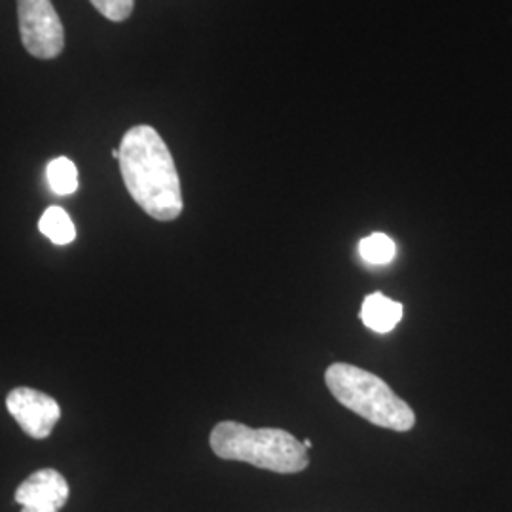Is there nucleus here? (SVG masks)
I'll list each match as a JSON object with an SVG mask.
<instances>
[{
    "mask_svg": "<svg viewBox=\"0 0 512 512\" xmlns=\"http://www.w3.org/2000/svg\"><path fill=\"white\" fill-rule=\"evenodd\" d=\"M6 408L10 416L18 421L23 433L31 439H48L55 423L61 418L57 401L31 387H18L10 391L6 397Z\"/></svg>",
    "mask_w": 512,
    "mask_h": 512,
    "instance_id": "obj_5",
    "label": "nucleus"
},
{
    "mask_svg": "<svg viewBox=\"0 0 512 512\" xmlns=\"http://www.w3.org/2000/svg\"><path fill=\"white\" fill-rule=\"evenodd\" d=\"M97 12L110 21H126L133 12L135 0H90Z\"/></svg>",
    "mask_w": 512,
    "mask_h": 512,
    "instance_id": "obj_11",
    "label": "nucleus"
},
{
    "mask_svg": "<svg viewBox=\"0 0 512 512\" xmlns=\"http://www.w3.org/2000/svg\"><path fill=\"white\" fill-rule=\"evenodd\" d=\"M46 179L57 196H71L78 190V169L73 160L59 156L46 167Z\"/></svg>",
    "mask_w": 512,
    "mask_h": 512,
    "instance_id": "obj_9",
    "label": "nucleus"
},
{
    "mask_svg": "<svg viewBox=\"0 0 512 512\" xmlns=\"http://www.w3.org/2000/svg\"><path fill=\"white\" fill-rule=\"evenodd\" d=\"M359 255L372 266H385L397 255V245L389 236L376 232L368 238L361 239Z\"/></svg>",
    "mask_w": 512,
    "mask_h": 512,
    "instance_id": "obj_10",
    "label": "nucleus"
},
{
    "mask_svg": "<svg viewBox=\"0 0 512 512\" xmlns=\"http://www.w3.org/2000/svg\"><path fill=\"white\" fill-rule=\"evenodd\" d=\"M69 494L65 476L54 469H40L19 484L14 499L21 505V512H59Z\"/></svg>",
    "mask_w": 512,
    "mask_h": 512,
    "instance_id": "obj_6",
    "label": "nucleus"
},
{
    "mask_svg": "<svg viewBox=\"0 0 512 512\" xmlns=\"http://www.w3.org/2000/svg\"><path fill=\"white\" fill-rule=\"evenodd\" d=\"M215 456L241 461L279 475H296L310 467V456L302 440L285 429H253L238 421H220L209 437Z\"/></svg>",
    "mask_w": 512,
    "mask_h": 512,
    "instance_id": "obj_2",
    "label": "nucleus"
},
{
    "mask_svg": "<svg viewBox=\"0 0 512 512\" xmlns=\"http://www.w3.org/2000/svg\"><path fill=\"white\" fill-rule=\"evenodd\" d=\"M23 48L38 59H55L65 48V31L52 0H18Z\"/></svg>",
    "mask_w": 512,
    "mask_h": 512,
    "instance_id": "obj_4",
    "label": "nucleus"
},
{
    "mask_svg": "<svg viewBox=\"0 0 512 512\" xmlns=\"http://www.w3.org/2000/svg\"><path fill=\"white\" fill-rule=\"evenodd\" d=\"M38 228L55 245H69L76 239L73 220L63 207H57V205H52L44 211V215L38 222Z\"/></svg>",
    "mask_w": 512,
    "mask_h": 512,
    "instance_id": "obj_8",
    "label": "nucleus"
},
{
    "mask_svg": "<svg viewBox=\"0 0 512 512\" xmlns=\"http://www.w3.org/2000/svg\"><path fill=\"white\" fill-rule=\"evenodd\" d=\"M325 384L338 403L376 427L406 433L416 425L412 406L365 368L334 363L325 372Z\"/></svg>",
    "mask_w": 512,
    "mask_h": 512,
    "instance_id": "obj_3",
    "label": "nucleus"
},
{
    "mask_svg": "<svg viewBox=\"0 0 512 512\" xmlns=\"http://www.w3.org/2000/svg\"><path fill=\"white\" fill-rule=\"evenodd\" d=\"M403 319V304L387 298L382 293H372L363 300L361 321L366 329L378 334H387Z\"/></svg>",
    "mask_w": 512,
    "mask_h": 512,
    "instance_id": "obj_7",
    "label": "nucleus"
},
{
    "mask_svg": "<svg viewBox=\"0 0 512 512\" xmlns=\"http://www.w3.org/2000/svg\"><path fill=\"white\" fill-rule=\"evenodd\" d=\"M120 171L129 196L148 217L169 222L183 213L177 165L156 129H129L120 143Z\"/></svg>",
    "mask_w": 512,
    "mask_h": 512,
    "instance_id": "obj_1",
    "label": "nucleus"
},
{
    "mask_svg": "<svg viewBox=\"0 0 512 512\" xmlns=\"http://www.w3.org/2000/svg\"><path fill=\"white\" fill-rule=\"evenodd\" d=\"M304 446H306V450H310L311 446H313V444H311V440H304Z\"/></svg>",
    "mask_w": 512,
    "mask_h": 512,
    "instance_id": "obj_12",
    "label": "nucleus"
}]
</instances>
